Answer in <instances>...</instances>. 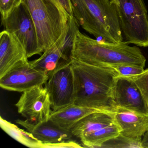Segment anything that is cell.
<instances>
[{"mask_svg":"<svg viewBox=\"0 0 148 148\" xmlns=\"http://www.w3.org/2000/svg\"><path fill=\"white\" fill-rule=\"evenodd\" d=\"M114 121L120 130V135L141 144L148 131V115L118 108L114 113Z\"/></svg>","mask_w":148,"mask_h":148,"instance_id":"12","label":"cell"},{"mask_svg":"<svg viewBox=\"0 0 148 148\" xmlns=\"http://www.w3.org/2000/svg\"><path fill=\"white\" fill-rule=\"evenodd\" d=\"M114 97L118 108L148 115V108L139 89L128 77L119 76L117 78L114 87Z\"/></svg>","mask_w":148,"mask_h":148,"instance_id":"11","label":"cell"},{"mask_svg":"<svg viewBox=\"0 0 148 148\" xmlns=\"http://www.w3.org/2000/svg\"><path fill=\"white\" fill-rule=\"evenodd\" d=\"M79 144L75 141H69V140L62 141L55 143H43V148H81Z\"/></svg>","mask_w":148,"mask_h":148,"instance_id":"22","label":"cell"},{"mask_svg":"<svg viewBox=\"0 0 148 148\" xmlns=\"http://www.w3.org/2000/svg\"><path fill=\"white\" fill-rule=\"evenodd\" d=\"M25 47L12 34L4 30L0 34V78L21 62L27 61Z\"/></svg>","mask_w":148,"mask_h":148,"instance_id":"13","label":"cell"},{"mask_svg":"<svg viewBox=\"0 0 148 148\" xmlns=\"http://www.w3.org/2000/svg\"><path fill=\"white\" fill-rule=\"evenodd\" d=\"M34 23L41 53L51 48L66 31L70 17L51 0H21Z\"/></svg>","mask_w":148,"mask_h":148,"instance_id":"4","label":"cell"},{"mask_svg":"<svg viewBox=\"0 0 148 148\" xmlns=\"http://www.w3.org/2000/svg\"><path fill=\"white\" fill-rule=\"evenodd\" d=\"M119 74V76L130 77L141 74L144 71L143 67L130 65H118L112 66Z\"/></svg>","mask_w":148,"mask_h":148,"instance_id":"20","label":"cell"},{"mask_svg":"<svg viewBox=\"0 0 148 148\" xmlns=\"http://www.w3.org/2000/svg\"><path fill=\"white\" fill-rule=\"evenodd\" d=\"M71 59L99 66L130 65L144 68L146 59L137 46L125 41L112 43L97 40L78 29L71 51Z\"/></svg>","mask_w":148,"mask_h":148,"instance_id":"2","label":"cell"},{"mask_svg":"<svg viewBox=\"0 0 148 148\" xmlns=\"http://www.w3.org/2000/svg\"><path fill=\"white\" fill-rule=\"evenodd\" d=\"M75 89L74 103L115 113L118 107L114 89L118 72L112 66H99L71 59Z\"/></svg>","mask_w":148,"mask_h":148,"instance_id":"1","label":"cell"},{"mask_svg":"<svg viewBox=\"0 0 148 148\" xmlns=\"http://www.w3.org/2000/svg\"><path fill=\"white\" fill-rule=\"evenodd\" d=\"M104 147H133L142 148L141 143L130 140L120 135L104 143L100 148Z\"/></svg>","mask_w":148,"mask_h":148,"instance_id":"18","label":"cell"},{"mask_svg":"<svg viewBox=\"0 0 148 148\" xmlns=\"http://www.w3.org/2000/svg\"><path fill=\"white\" fill-rule=\"evenodd\" d=\"M128 77L133 80L138 87L148 109V69L141 74Z\"/></svg>","mask_w":148,"mask_h":148,"instance_id":"19","label":"cell"},{"mask_svg":"<svg viewBox=\"0 0 148 148\" xmlns=\"http://www.w3.org/2000/svg\"><path fill=\"white\" fill-rule=\"evenodd\" d=\"M73 17L79 26L95 38L123 41L118 15L110 0H71Z\"/></svg>","mask_w":148,"mask_h":148,"instance_id":"3","label":"cell"},{"mask_svg":"<svg viewBox=\"0 0 148 148\" xmlns=\"http://www.w3.org/2000/svg\"><path fill=\"white\" fill-rule=\"evenodd\" d=\"M21 2V0H0L1 21L5 19L11 12Z\"/></svg>","mask_w":148,"mask_h":148,"instance_id":"21","label":"cell"},{"mask_svg":"<svg viewBox=\"0 0 148 148\" xmlns=\"http://www.w3.org/2000/svg\"><path fill=\"white\" fill-rule=\"evenodd\" d=\"M63 8L70 18H73L71 0H51Z\"/></svg>","mask_w":148,"mask_h":148,"instance_id":"23","label":"cell"},{"mask_svg":"<svg viewBox=\"0 0 148 148\" xmlns=\"http://www.w3.org/2000/svg\"><path fill=\"white\" fill-rule=\"evenodd\" d=\"M48 78V74L33 67L27 60L18 64L0 78V86L4 90L23 92L45 85Z\"/></svg>","mask_w":148,"mask_h":148,"instance_id":"10","label":"cell"},{"mask_svg":"<svg viewBox=\"0 0 148 148\" xmlns=\"http://www.w3.org/2000/svg\"><path fill=\"white\" fill-rule=\"evenodd\" d=\"M16 123L25 128L36 139L43 143H59L70 140L73 136L70 131L62 129L50 119L35 124L19 119L16 120Z\"/></svg>","mask_w":148,"mask_h":148,"instance_id":"14","label":"cell"},{"mask_svg":"<svg viewBox=\"0 0 148 148\" xmlns=\"http://www.w3.org/2000/svg\"><path fill=\"white\" fill-rule=\"evenodd\" d=\"M45 87L47 89L53 111L74 104L75 89L71 60H63L51 73Z\"/></svg>","mask_w":148,"mask_h":148,"instance_id":"6","label":"cell"},{"mask_svg":"<svg viewBox=\"0 0 148 148\" xmlns=\"http://www.w3.org/2000/svg\"><path fill=\"white\" fill-rule=\"evenodd\" d=\"M1 25L5 30L12 34L23 45L28 58L37 54L41 55L34 23L21 1L5 19L1 21Z\"/></svg>","mask_w":148,"mask_h":148,"instance_id":"7","label":"cell"},{"mask_svg":"<svg viewBox=\"0 0 148 148\" xmlns=\"http://www.w3.org/2000/svg\"><path fill=\"white\" fill-rule=\"evenodd\" d=\"M119 18L125 42L148 47V14L144 0H110Z\"/></svg>","mask_w":148,"mask_h":148,"instance_id":"5","label":"cell"},{"mask_svg":"<svg viewBox=\"0 0 148 148\" xmlns=\"http://www.w3.org/2000/svg\"><path fill=\"white\" fill-rule=\"evenodd\" d=\"M114 113L104 111L91 113L77 123L71 132L80 139L84 147L94 148L108 137L110 126L115 123Z\"/></svg>","mask_w":148,"mask_h":148,"instance_id":"8","label":"cell"},{"mask_svg":"<svg viewBox=\"0 0 148 148\" xmlns=\"http://www.w3.org/2000/svg\"><path fill=\"white\" fill-rule=\"evenodd\" d=\"M0 126L10 136L25 146L32 148H43V143L36 139L30 132L19 128L1 116Z\"/></svg>","mask_w":148,"mask_h":148,"instance_id":"17","label":"cell"},{"mask_svg":"<svg viewBox=\"0 0 148 148\" xmlns=\"http://www.w3.org/2000/svg\"><path fill=\"white\" fill-rule=\"evenodd\" d=\"M101 111L74 103L58 110L52 111L50 119L66 130L70 131L79 121L91 113Z\"/></svg>","mask_w":148,"mask_h":148,"instance_id":"16","label":"cell"},{"mask_svg":"<svg viewBox=\"0 0 148 148\" xmlns=\"http://www.w3.org/2000/svg\"><path fill=\"white\" fill-rule=\"evenodd\" d=\"M67 29L68 26L66 31L53 46L43 52L38 58L30 61V64L33 67L48 75L57 68L62 61L71 60L64 51L65 39Z\"/></svg>","mask_w":148,"mask_h":148,"instance_id":"15","label":"cell"},{"mask_svg":"<svg viewBox=\"0 0 148 148\" xmlns=\"http://www.w3.org/2000/svg\"><path fill=\"white\" fill-rule=\"evenodd\" d=\"M141 145L142 148H148V131L143 136Z\"/></svg>","mask_w":148,"mask_h":148,"instance_id":"24","label":"cell"},{"mask_svg":"<svg viewBox=\"0 0 148 148\" xmlns=\"http://www.w3.org/2000/svg\"><path fill=\"white\" fill-rule=\"evenodd\" d=\"M15 106L26 122L35 124L48 121L52 112L50 95L43 86L22 92Z\"/></svg>","mask_w":148,"mask_h":148,"instance_id":"9","label":"cell"}]
</instances>
